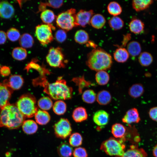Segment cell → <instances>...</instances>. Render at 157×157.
<instances>
[{"instance_id": "cell-4", "label": "cell", "mask_w": 157, "mask_h": 157, "mask_svg": "<svg viewBox=\"0 0 157 157\" xmlns=\"http://www.w3.org/2000/svg\"><path fill=\"white\" fill-rule=\"evenodd\" d=\"M35 98L29 94L21 96L17 100L16 105L19 110L26 117L34 116L38 110Z\"/></svg>"}, {"instance_id": "cell-36", "label": "cell", "mask_w": 157, "mask_h": 157, "mask_svg": "<svg viewBox=\"0 0 157 157\" xmlns=\"http://www.w3.org/2000/svg\"><path fill=\"white\" fill-rule=\"evenodd\" d=\"M107 9L108 13L113 16H117L120 14L122 9L120 5L117 2L113 1L108 4Z\"/></svg>"}, {"instance_id": "cell-14", "label": "cell", "mask_w": 157, "mask_h": 157, "mask_svg": "<svg viewBox=\"0 0 157 157\" xmlns=\"http://www.w3.org/2000/svg\"><path fill=\"white\" fill-rule=\"evenodd\" d=\"M14 9L8 2L3 1L0 3V16L5 19H9L14 15Z\"/></svg>"}, {"instance_id": "cell-17", "label": "cell", "mask_w": 157, "mask_h": 157, "mask_svg": "<svg viewBox=\"0 0 157 157\" xmlns=\"http://www.w3.org/2000/svg\"><path fill=\"white\" fill-rule=\"evenodd\" d=\"M73 120L76 122L79 123L87 119L88 115L85 108L83 107H78L74 110L72 114Z\"/></svg>"}, {"instance_id": "cell-32", "label": "cell", "mask_w": 157, "mask_h": 157, "mask_svg": "<svg viewBox=\"0 0 157 157\" xmlns=\"http://www.w3.org/2000/svg\"><path fill=\"white\" fill-rule=\"evenodd\" d=\"M95 80L97 83L100 85H105L108 83L110 79L108 74L104 70L97 72L95 74Z\"/></svg>"}, {"instance_id": "cell-25", "label": "cell", "mask_w": 157, "mask_h": 157, "mask_svg": "<svg viewBox=\"0 0 157 157\" xmlns=\"http://www.w3.org/2000/svg\"><path fill=\"white\" fill-rule=\"evenodd\" d=\"M111 99L112 97L110 93L106 90L100 91L97 95V101L100 105H107L111 102Z\"/></svg>"}, {"instance_id": "cell-51", "label": "cell", "mask_w": 157, "mask_h": 157, "mask_svg": "<svg viewBox=\"0 0 157 157\" xmlns=\"http://www.w3.org/2000/svg\"><path fill=\"white\" fill-rule=\"evenodd\" d=\"M153 155L155 157H157V144L154 147L152 151Z\"/></svg>"}, {"instance_id": "cell-38", "label": "cell", "mask_w": 157, "mask_h": 157, "mask_svg": "<svg viewBox=\"0 0 157 157\" xmlns=\"http://www.w3.org/2000/svg\"><path fill=\"white\" fill-rule=\"evenodd\" d=\"M13 57L18 60H22L25 59L27 56V52L25 49L22 47L14 48L12 53Z\"/></svg>"}, {"instance_id": "cell-48", "label": "cell", "mask_w": 157, "mask_h": 157, "mask_svg": "<svg viewBox=\"0 0 157 157\" xmlns=\"http://www.w3.org/2000/svg\"><path fill=\"white\" fill-rule=\"evenodd\" d=\"M7 38L6 33L3 31H0V44H4Z\"/></svg>"}, {"instance_id": "cell-46", "label": "cell", "mask_w": 157, "mask_h": 157, "mask_svg": "<svg viewBox=\"0 0 157 157\" xmlns=\"http://www.w3.org/2000/svg\"><path fill=\"white\" fill-rule=\"evenodd\" d=\"M148 114L152 120L157 122V106L151 108L149 111Z\"/></svg>"}, {"instance_id": "cell-44", "label": "cell", "mask_w": 157, "mask_h": 157, "mask_svg": "<svg viewBox=\"0 0 157 157\" xmlns=\"http://www.w3.org/2000/svg\"><path fill=\"white\" fill-rule=\"evenodd\" d=\"M67 35L65 31L60 29L57 31L55 34V38L56 41L60 43L64 42L66 39Z\"/></svg>"}, {"instance_id": "cell-43", "label": "cell", "mask_w": 157, "mask_h": 157, "mask_svg": "<svg viewBox=\"0 0 157 157\" xmlns=\"http://www.w3.org/2000/svg\"><path fill=\"white\" fill-rule=\"evenodd\" d=\"M7 38L12 42L16 41L19 39L21 35L19 31L16 28H12L6 33Z\"/></svg>"}, {"instance_id": "cell-31", "label": "cell", "mask_w": 157, "mask_h": 157, "mask_svg": "<svg viewBox=\"0 0 157 157\" xmlns=\"http://www.w3.org/2000/svg\"><path fill=\"white\" fill-rule=\"evenodd\" d=\"M74 39L75 42L79 44L87 43L89 41V35L88 33L85 31L80 29L76 32Z\"/></svg>"}, {"instance_id": "cell-8", "label": "cell", "mask_w": 157, "mask_h": 157, "mask_svg": "<svg viewBox=\"0 0 157 157\" xmlns=\"http://www.w3.org/2000/svg\"><path fill=\"white\" fill-rule=\"evenodd\" d=\"M46 60L49 65L54 67H64L65 60L62 49L60 47H51L46 57Z\"/></svg>"}, {"instance_id": "cell-7", "label": "cell", "mask_w": 157, "mask_h": 157, "mask_svg": "<svg viewBox=\"0 0 157 157\" xmlns=\"http://www.w3.org/2000/svg\"><path fill=\"white\" fill-rule=\"evenodd\" d=\"M54 28L51 24H42L36 26L35 35L38 40L42 45L48 44L53 40L52 29Z\"/></svg>"}, {"instance_id": "cell-50", "label": "cell", "mask_w": 157, "mask_h": 157, "mask_svg": "<svg viewBox=\"0 0 157 157\" xmlns=\"http://www.w3.org/2000/svg\"><path fill=\"white\" fill-rule=\"evenodd\" d=\"M87 45V46H90L92 47H93L94 49L97 48V45L94 42L91 41H88V42L86 43Z\"/></svg>"}, {"instance_id": "cell-1", "label": "cell", "mask_w": 157, "mask_h": 157, "mask_svg": "<svg viewBox=\"0 0 157 157\" xmlns=\"http://www.w3.org/2000/svg\"><path fill=\"white\" fill-rule=\"evenodd\" d=\"M42 78L40 83L44 88V91L52 99L56 100L69 99L72 95V88L66 84V81L59 77L55 82L49 83Z\"/></svg>"}, {"instance_id": "cell-5", "label": "cell", "mask_w": 157, "mask_h": 157, "mask_svg": "<svg viewBox=\"0 0 157 157\" xmlns=\"http://www.w3.org/2000/svg\"><path fill=\"white\" fill-rule=\"evenodd\" d=\"M125 147L122 141L110 137L102 143L100 149L108 155L120 157L125 152Z\"/></svg>"}, {"instance_id": "cell-15", "label": "cell", "mask_w": 157, "mask_h": 157, "mask_svg": "<svg viewBox=\"0 0 157 157\" xmlns=\"http://www.w3.org/2000/svg\"><path fill=\"white\" fill-rule=\"evenodd\" d=\"M147 153L143 149L131 145V148L125 152L120 157H147Z\"/></svg>"}, {"instance_id": "cell-26", "label": "cell", "mask_w": 157, "mask_h": 157, "mask_svg": "<svg viewBox=\"0 0 157 157\" xmlns=\"http://www.w3.org/2000/svg\"><path fill=\"white\" fill-rule=\"evenodd\" d=\"M127 50L130 55L135 57L139 56L141 53V47L139 42L132 41L127 44Z\"/></svg>"}, {"instance_id": "cell-21", "label": "cell", "mask_w": 157, "mask_h": 157, "mask_svg": "<svg viewBox=\"0 0 157 157\" xmlns=\"http://www.w3.org/2000/svg\"><path fill=\"white\" fill-rule=\"evenodd\" d=\"M34 116L36 122L41 125L47 124L49 122L51 119L49 113L46 111L42 110H38Z\"/></svg>"}, {"instance_id": "cell-11", "label": "cell", "mask_w": 157, "mask_h": 157, "mask_svg": "<svg viewBox=\"0 0 157 157\" xmlns=\"http://www.w3.org/2000/svg\"><path fill=\"white\" fill-rule=\"evenodd\" d=\"M94 14V11L92 10H89L83 9L80 10L76 15V23L77 26L85 27L90 23L91 18Z\"/></svg>"}, {"instance_id": "cell-37", "label": "cell", "mask_w": 157, "mask_h": 157, "mask_svg": "<svg viewBox=\"0 0 157 157\" xmlns=\"http://www.w3.org/2000/svg\"><path fill=\"white\" fill-rule=\"evenodd\" d=\"M37 105L42 110L46 111L51 109L53 104L52 101L49 97H44L38 100Z\"/></svg>"}, {"instance_id": "cell-45", "label": "cell", "mask_w": 157, "mask_h": 157, "mask_svg": "<svg viewBox=\"0 0 157 157\" xmlns=\"http://www.w3.org/2000/svg\"><path fill=\"white\" fill-rule=\"evenodd\" d=\"M73 157H88V154L85 149L83 147H78L73 151Z\"/></svg>"}, {"instance_id": "cell-35", "label": "cell", "mask_w": 157, "mask_h": 157, "mask_svg": "<svg viewBox=\"0 0 157 157\" xmlns=\"http://www.w3.org/2000/svg\"><path fill=\"white\" fill-rule=\"evenodd\" d=\"M40 17L42 20L45 24H51L55 18V15L52 11L46 9L42 11Z\"/></svg>"}, {"instance_id": "cell-22", "label": "cell", "mask_w": 157, "mask_h": 157, "mask_svg": "<svg viewBox=\"0 0 157 157\" xmlns=\"http://www.w3.org/2000/svg\"><path fill=\"white\" fill-rule=\"evenodd\" d=\"M144 91L143 85L140 83H136L133 84L129 88L128 93L131 97L136 99L142 95Z\"/></svg>"}, {"instance_id": "cell-27", "label": "cell", "mask_w": 157, "mask_h": 157, "mask_svg": "<svg viewBox=\"0 0 157 157\" xmlns=\"http://www.w3.org/2000/svg\"><path fill=\"white\" fill-rule=\"evenodd\" d=\"M153 3L152 0H134L132 4L133 8L138 12L147 8Z\"/></svg>"}, {"instance_id": "cell-16", "label": "cell", "mask_w": 157, "mask_h": 157, "mask_svg": "<svg viewBox=\"0 0 157 157\" xmlns=\"http://www.w3.org/2000/svg\"><path fill=\"white\" fill-rule=\"evenodd\" d=\"M24 82L23 78L19 75H11L8 80H7L8 86L13 90L20 89L22 86Z\"/></svg>"}, {"instance_id": "cell-29", "label": "cell", "mask_w": 157, "mask_h": 157, "mask_svg": "<svg viewBox=\"0 0 157 157\" xmlns=\"http://www.w3.org/2000/svg\"><path fill=\"white\" fill-rule=\"evenodd\" d=\"M138 59L140 64L143 67L149 66L152 63L153 60L152 55L146 51L141 53L139 56Z\"/></svg>"}, {"instance_id": "cell-10", "label": "cell", "mask_w": 157, "mask_h": 157, "mask_svg": "<svg viewBox=\"0 0 157 157\" xmlns=\"http://www.w3.org/2000/svg\"><path fill=\"white\" fill-rule=\"evenodd\" d=\"M13 90L8 86L7 80L0 83V112L9 103Z\"/></svg>"}, {"instance_id": "cell-3", "label": "cell", "mask_w": 157, "mask_h": 157, "mask_svg": "<svg viewBox=\"0 0 157 157\" xmlns=\"http://www.w3.org/2000/svg\"><path fill=\"white\" fill-rule=\"evenodd\" d=\"M112 63L111 55L100 48L94 49L87 55L86 64L92 70L106 71L110 68Z\"/></svg>"}, {"instance_id": "cell-13", "label": "cell", "mask_w": 157, "mask_h": 157, "mask_svg": "<svg viewBox=\"0 0 157 157\" xmlns=\"http://www.w3.org/2000/svg\"><path fill=\"white\" fill-rule=\"evenodd\" d=\"M109 115L108 113L104 110H99L96 112L93 117L94 122L100 126H104L108 122Z\"/></svg>"}, {"instance_id": "cell-40", "label": "cell", "mask_w": 157, "mask_h": 157, "mask_svg": "<svg viewBox=\"0 0 157 157\" xmlns=\"http://www.w3.org/2000/svg\"><path fill=\"white\" fill-rule=\"evenodd\" d=\"M53 109L56 114L58 115H63L66 111V104L63 101L58 100L53 105Z\"/></svg>"}, {"instance_id": "cell-2", "label": "cell", "mask_w": 157, "mask_h": 157, "mask_svg": "<svg viewBox=\"0 0 157 157\" xmlns=\"http://www.w3.org/2000/svg\"><path fill=\"white\" fill-rule=\"evenodd\" d=\"M25 118L16 105L9 103L0 111V127L17 129L22 126Z\"/></svg>"}, {"instance_id": "cell-39", "label": "cell", "mask_w": 157, "mask_h": 157, "mask_svg": "<svg viewBox=\"0 0 157 157\" xmlns=\"http://www.w3.org/2000/svg\"><path fill=\"white\" fill-rule=\"evenodd\" d=\"M97 95L93 90L88 89L85 91L83 93L82 98L85 102L91 104L94 103L96 100Z\"/></svg>"}, {"instance_id": "cell-41", "label": "cell", "mask_w": 157, "mask_h": 157, "mask_svg": "<svg viewBox=\"0 0 157 157\" xmlns=\"http://www.w3.org/2000/svg\"><path fill=\"white\" fill-rule=\"evenodd\" d=\"M63 0H49L45 3H40L39 7L40 11H42L46 10L45 7L47 6L52 8H58L60 7L63 4Z\"/></svg>"}, {"instance_id": "cell-49", "label": "cell", "mask_w": 157, "mask_h": 157, "mask_svg": "<svg viewBox=\"0 0 157 157\" xmlns=\"http://www.w3.org/2000/svg\"><path fill=\"white\" fill-rule=\"evenodd\" d=\"M131 38V35L129 33H128L125 35L122 41V44L124 46H126L128 42L129 41Z\"/></svg>"}, {"instance_id": "cell-20", "label": "cell", "mask_w": 157, "mask_h": 157, "mask_svg": "<svg viewBox=\"0 0 157 157\" xmlns=\"http://www.w3.org/2000/svg\"><path fill=\"white\" fill-rule=\"evenodd\" d=\"M129 56L127 49L122 47L117 48L113 53L114 59L119 63H124L129 58Z\"/></svg>"}, {"instance_id": "cell-33", "label": "cell", "mask_w": 157, "mask_h": 157, "mask_svg": "<svg viewBox=\"0 0 157 157\" xmlns=\"http://www.w3.org/2000/svg\"><path fill=\"white\" fill-rule=\"evenodd\" d=\"M76 85L78 87V91L79 94H81L83 89L86 87H88L92 85V83L89 81H86L83 76L74 78L72 80Z\"/></svg>"}, {"instance_id": "cell-12", "label": "cell", "mask_w": 157, "mask_h": 157, "mask_svg": "<svg viewBox=\"0 0 157 157\" xmlns=\"http://www.w3.org/2000/svg\"><path fill=\"white\" fill-rule=\"evenodd\" d=\"M122 120L123 122L128 124L138 123L140 120V118L137 109L133 108L129 110L126 112Z\"/></svg>"}, {"instance_id": "cell-9", "label": "cell", "mask_w": 157, "mask_h": 157, "mask_svg": "<svg viewBox=\"0 0 157 157\" xmlns=\"http://www.w3.org/2000/svg\"><path fill=\"white\" fill-rule=\"evenodd\" d=\"M55 135L58 138L64 139L71 135L72 128L68 119L61 118L54 125Z\"/></svg>"}, {"instance_id": "cell-6", "label": "cell", "mask_w": 157, "mask_h": 157, "mask_svg": "<svg viewBox=\"0 0 157 157\" xmlns=\"http://www.w3.org/2000/svg\"><path fill=\"white\" fill-rule=\"evenodd\" d=\"M76 10L71 8L61 13L57 16L56 22L59 27L65 31H69L77 26L76 23Z\"/></svg>"}, {"instance_id": "cell-47", "label": "cell", "mask_w": 157, "mask_h": 157, "mask_svg": "<svg viewBox=\"0 0 157 157\" xmlns=\"http://www.w3.org/2000/svg\"><path fill=\"white\" fill-rule=\"evenodd\" d=\"M10 68L6 66H0V74L3 76H9L10 74Z\"/></svg>"}, {"instance_id": "cell-28", "label": "cell", "mask_w": 157, "mask_h": 157, "mask_svg": "<svg viewBox=\"0 0 157 157\" xmlns=\"http://www.w3.org/2000/svg\"><path fill=\"white\" fill-rule=\"evenodd\" d=\"M126 129L123 124L116 123L113 124L111 127V133L115 138H123L126 132Z\"/></svg>"}, {"instance_id": "cell-19", "label": "cell", "mask_w": 157, "mask_h": 157, "mask_svg": "<svg viewBox=\"0 0 157 157\" xmlns=\"http://www.w3.org/2000/svg\"><path fill=\"white\" fill-rule=\"evenodd\" d=\"M24 132L28 135L35 133L38 130V127L36 122L31 119L25 120L22 125Z\"/></svg>"}, {"instance_id": "cell-52", "label": "cell", "mask_w": 157, "mask_h": 157, "mask_svg": "<svg viewBox=\"0 0 157 157\" xmlns=\"http://www.w3.org/2000/svg\"></svg>"}, {"instance_id": "cell-18", "label": "cell", "mask_w": 157, "mask_h": 157, "mask_svg": "<svg viewBox=\"0 0 157 157\" xmlns=\"http://www.w3.org/2000/svg\"><path fill=\"white\" fill-rule=\"evenodd\" d=\"M144 24L140 19L134 18L130 22L129 24V29L131 32L135 34H139L144 30Z\"/></svg>"}, {"instance_id": "cell-34", "label": "cell", "mask_w": 157, "mask_h": 157, "mask_svg": "<svg viewBox=\"0 0 157 157\" xmlns=\"http://www.w3.org/2000/svg\"><path fill=\"white\" fill-rule=\"evenodd\" d=\"M108 24L110 27L114 30L122 29L124 26L123 20L117 16H113L108 20Z\"/></svg>"}, {"instance_id": "cell-24", "label": "cell", "mask_w": 157, "mask_h": 157, "mask_svg": "<svg viewBox=\"0 0 157 157\" xmlns=\"http://www.w3.org/2000/svg\"><path fill=\"white\" fill-rule=\"evenodd\" d=\"M106 20L104 17L100 14L94 15L91 18L90 24L94 28L100 29L105 25Z\"/></svg>"}, {"instance_id": "cell-23", "label": "cell", "mask_w": 157, "mask_h": 157, "mask_svg": "<svg viewBox=\"0 0 157 157\" xmlns=\"http://www.w3.org/2000/svg\"><path fill=\"white\" fill-rule=\"evenodd\" d=\"M73 151L72 147L66 142L61 143L57 149L58 154L60 157H71Z\"/></svg>"}, {"instance_id": "cell-42", "label": "cell", "mask_w": 157, "mask_h": 157, "mask_svg": "<svg viewBox=\"0 0 157 157\" xmlns=\"http://www.w3.org/2000/svg\"><path fill=\"white\" fill-rule=\"evenodd\" d=\"M69 141V144L72 147H77L81 145L83 141L82 137L80 133L75 132L70 135Z\"/></svg>"}, {"instance_id": "cell-30", "label": "cell", "mask_w": 157, "mask_h": 157, "mask_svg": "<svg viewBox=\"0 0 157 157\" xmlns=\"http://www.w3.org/2000/svg\"><path fill=\"white\" fill-rule=\"evenodd\" d=\"M34 43L32 36L28 33H25L21 35L19 39V44L24 48L31 47Z\"/></svg>"}]
</instances>
